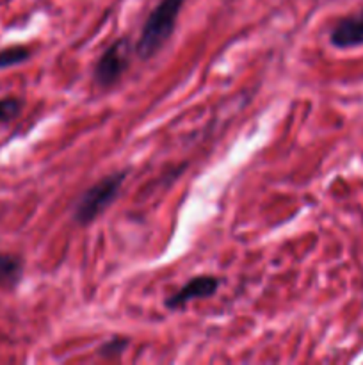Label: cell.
<instances>
[{
    "instance_id": "3957f363",
    "label": "cell",
    "mask_w": 363,
    "mask_h": 365,
    "mask_svg": "<svg viewBox=\"0 0 363 365\" xmlns=\"http://www.w3.org/2000/svg\"><path fill=\"white\" fill-rule=\"evenodd\" d=\"M130 61V41L127 38H120L103 52L95 68V81L102 88L116 84L125 73Z\"/></svg>"
},
{
    "instance_id": "9c48e42d",
    "label": "cell",
    "mask_w": 363,
    "mask_h": 365,
    "mask_svg": "<svg viewBox=\"0 0 363 365\" xmlns=\"http://www.w3.org/2000/svg\"><path fill=\"white\" fill-rule=\"evenodd\" d=\"M127 346L128 342L123 341V339H112V341L105 342V344L100 348V355L107 356V359H110V356H117L127 349Z\"/></svg>"
},
{
    "instance_id": "5b68a950",
    "label": "cell",
    "mask_w": 363,
    "mask_h": 365,
    "mask_svg": "<svg viewBox=\"0 0 363 365\" xmlns=\"http://www.w3.org/2000/svg\"><path fill=\"white\" fill-rule=\"evenodd\" d=\"M219 289V280L214 277H198L192 278L189 284H185L177 294L171 296L169 299H166L167 309H180V307L187 305L192 299H203L210 298L212 294H216V291Z\"/></svg>"
},
{
    "instance_id": "6da1fadb",
    "label": "cell",
    "mask_w": 363,
    "mask_h": 365,
    "mask_svg": "<svg viewBox=\"0 0 363 365\" xmlns=\"http://www.w3.org/2000/svg\"><path fill=\"white\" fill-rule=\"evenodd\" d=\"M184 4L185 0H160L153 7L149 16L146 18L141 38H139L137 46H135L139 57L149 59L166 45V41L173 34L178 14H180Z\"/></svg>"
},
{
    "instance_id": "52a82bcc",
    "label": "cell",
    "mask_w": 363,
    "mask_h": 365,
    "mask_svg": "<svg viewBox=\"0 0 363 365\" xmlns=\"http://www.w3.org/2000/svg\"><path fill=\"white\" fill-rule=\"evenodd\" d=\"M28 57H31V52L25 46H9V48L0 50V68L16 66L27 61Z\"/></svg>"
},
{
    "instance_id": "277c9868",
    "label": "cell",
    "mask_w": 363,
    "mask_h": 365,
    "mask_svg": "<svg viewBox=\"0 0 363 365\" xmlns=\"http://www.w3.org/2000/svg\"><path fill=\"white\" fill-rule=\"evenodd\" d=\"M331 45L337 48H356L363 46V9L349 14L337 21L330 34Z\"/></svg>"
},
{
    "instance_id": "7a4b0ae2",
    "label": "cell",
    "mask_w": 363,
    "mask_h": 365,
    "mask_svg": "<svg viewBox=\"0 0 363 365\" xmlns=\"http://www.w3.org/2000/svg\"><path fill=\"white\" fill-rule=\"evenodd\" d=\"M125 177H127L125 171H117V173L109 175V177L102 178V180L96 182L95 185H91V187L78 198L77 205H75V221L80 225H89L91 221H95L96 217L102 216V214L109 209V205H112L114 200L117 198V195H120Z\"/></svg>"
},
{
    "instance_id": "ba28073f",
    "label": "cell",
    "mask_w": 363,
    "mask_h": 365,
    "mask_svg": "<svg viewBox=\"0 0 363 365\" xmlns=\"http://www.w3.org/2000/svg\"><path fill=\"white\" fill-rule=\"evenodd\" d=\"M21 110V100L16 96H7L0 100V123L14 120Z\"/></svg>"
},
{
    "instance_id": "8992f818",
    "label": "cell",
    "mask_w": 363,
    "mask_h": 365,
    "mask_svg": "<svg viewBox=\"0 0 363 365\" xmlns=\"http://www.w3.org/2000/svg\"><path fill=\"white\" fill-rule=\"evenodd\" d=\"M23 273V264L18 257L0 253V287H14Z\"/></svg>"
}]
</instances>
